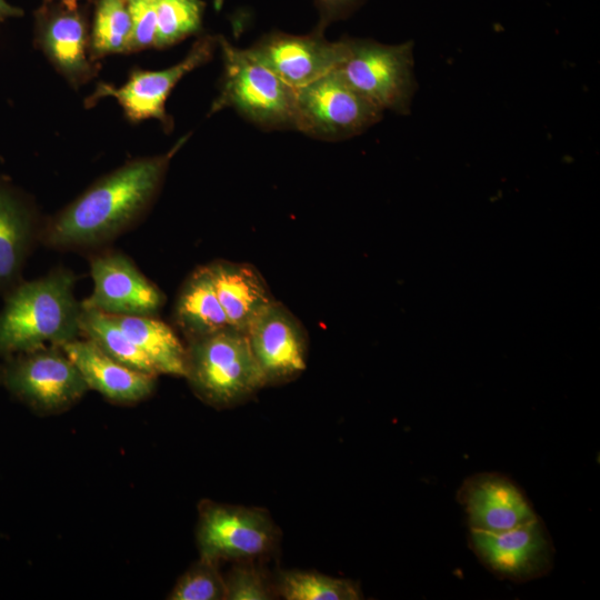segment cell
Instances as JSON below:
<instances>
[{
  "label": "cell",
  "mask_w": 600,
  "mask_h": 600,
  "mask_svg": "<svg viewBox=\"0 0 600 600\" xmlns=\"http://www.w3.org/2000/svg\"><path fill=\"white\" fill-rule=\"evenodd\" d=\"M186 140L166 154L136 159L99 179L46 224L43 241L58 249H79L113 239L151 204L172 156Z\"/></svg>",
  "instance_id": "obj_1"
},
{
  "label": "cell",
  "mask_w": 600,
  "mask_h": 600,
  "mask_svg": "<svg viewBox=\"0 0 600 600\" xmlns=\"http://www.w3.org/2000/svg\"><path fill=\"white\" fill-rule=\"evenodd\" d=\"M74 276L58 269L19 282L0 310V357L42 347H62L78 339L81 304L73 296Z\"/></svg>",
  "instance_id": "obj_2"
},
{
  "label": "cell",
  "mask_w": 600,
  "mask_h": 600,
  "mask_svg": "<svg viewBox=\"0 0 600 600\" xmlns=\"http://www.w3.org/2000/svg\"><path fill=\"white\" fill-rule=\"evenodd\" d=\"M186 376L214 408L237 406L266 386L244 332L231 327L188 340Z\"/></svg>",
  "instance_id": "obj_3"
},
{
  "label": "cell",
  "mask_w": 600,
  "mask_h": 600,
  "mask_svg": "<svg viewBox=\"0 0 600 600\" xmlns=\"http://www.w3.org/2000/svg\"><path fill=\"white\" fill-rule=\"evenodd\" d=\"M223 76L210 113L232 108L263 129H293L296 89L258 61L248 49L218 37Z\"/></svg>",
  "instance_id": "obj_4"
},
{
  "label": "cell",
  "mask_w": 600,
  "mask_h": 600,
  "mask_svg": "<svg viewBox=\"0 0 600 600\" xmlns=\"http://www.w3.org/2000/svg\"><path fill=\"white\" fill-rule=\"evenodd\" d=\"M346 53L337 70L383 113L408 114L418 89L413 41L386 44L344 38Z\"/></svg>",
  "instance_id": "obj_5"
},
{
  "label": "cell",
  "mask_w": 600,
  "mask_h": 600,
  "mask_svg": "<svg viewBox=\"0 0 600 600\" xmlns=\"http://www.w3.org/2000/svg\"><path fill=\"white\" fill-rule=\"evenodd\" d=\"M382 116L337 69L296 89L293 129L316 139L338 141L356 137Z\"/></svg>",
  "instance_id": "obj_6"
},
{
  "label": "cell",
  "mask_w": 600,
  "mask_h": 600,
  "mask_svg": "<svg viewBox=\"0 0 600 600\" xmlns=\"http://www.w3.org/2000/svg\"><path fill=\"white\" fill-rule=\"evenodd\" d=\"M0 382L40 414L68 410L89 390L61 347H42L8 357L0 370Z\"/></svg>",
  "instance_id": "obj_7"
},
{
  "label": "cell",
  "mask_w": 600,
  "mask_h": 600,
  "mask_svg": "<svg viewBox=\"0 0 600 600\" xmlns=\"http://www.w3.org/2000/svg\"><path fill=\"white\" fill-rule=\"evenodd\" d=\"M279 538V529L264 509L212 501L200 506L197 543L202 558L218 563L256 560L272 553Z\"/></svg>",
  "instance_id": "obj_8"
},
{
  "label": "cell",
  "mask_w": 600,
  "mask_h": 600,
  "mask_svg": "<svg viewBox=\"0 0 600 600\" xmlns=\"http://www.w3.org/2000/svg\"><path fill=\"white\" fill-rule=\"evenodd\" d=\"M217 47L218 37L206 36L194 42L180 62L167 69L157 71L136 69L121 87L101 82L86 100V106L92 107L102 98L112 97L129 121L157 119L166 129H171L172 120L164 107L168 96L187 73L207 63Z\"/></svg>",
  "instance_id": "obj_9"
},
{
  "label": "cell",
  "mask_w": 600,
  "mask_h": 600,
  "mask_svg": "<svg viewBox=\"0 0 600 600\" xmlns=\"http://www.w3.org/2000/svg\"><path fill=\"white\" fill-rule=\"evenodd\" d=\"M244 333L266 386L292 381L304 371L307 333L281 302L273 300L263 308Z\"/></svg>",
  "instance_id": "obj_10"
},
{
  "label": "cell",
  "mask_w": 600,
  "mask_h": 600,
  "mask_svg": "<svg viewBox=\"0 0 600 600\" xmlns=\"http://www.w3.org/2000/svg\"><path fill=\"white\" fill-rule=\"evenodd\" d=\"M323 28L307 34L274 31L261 37L248 51L293 89L338 68L346 53L344 39L329 41Z\"/></svg>",
  "instance_id": "obj_11"
},
{
  "label": "cell",
  "mask_w": 600,
  "mask_h": 600,
  "mask_svg": "<svg viewBox=\"0 0 600 600\" xmlns=\"http://www.w3.org/2000/svg\"><path fill=\"white\" fill-rule=\"evenodd\" d=\"M469 544L500 578L527 581L546 574L552 567V542L539 518L497 533L470 530Z\"/></svg>",
  "instance_id": "obj_12"
},
{
  "label": "cell",
  "mask_w": 600,
  "mask_h": 600,
  "mask_svg": "<svg viewBox=\"0 0 600 600\" xmlns=\"http://www.w3.org/2000/svg\"><path fill=\"white\" fill-rule=\"evenodd\" d=\"M93 290L80 304L113 316H154L164 302L161 290L124 254L108 251L92 258Z\"/></svg>",
  "instance_id": "obj_13"
},
{
  "label": "cell",
  "mask_w": 600,
  "mask_h": 600,
  "mask_svg": "<svg viewBox=\"0 0 600 600\" xmlns=\"http://www.w3.org/2000/svg\"><path fill=\"white\" fill-rule=\"evenodd\" d=\"M36 43L73 88L98 73L99 63L90 52L87 22L77 9L58 3L41 9L36 20Z\"/></svg>",
  "instance_id": "obj_14"
},
{
  "label": "cell",
  "mask_w": 600,
  "mask_h": 600,
  "mask_svg": "<svg viewBox=\"0 0 600 600\" xmlns=\"http://www.w3.org/2000/svg\"><path fill=\"white\" fill-rule=\"evenodd\" d=\"M458 500L470 530L497 533L538 519L520 488L498 473L468 478L458 491Z\"/></svg>",
  "instance_id": "obj_15"
},
{
  "label": "cell",
  "mask_w": 600,
  "mask_h": 600,
  "mask_svg": "<svg viewBox=\"0 0 600 600\" xmlns=\"http://www.w3.org/2000/svg\"><path fill=\"white\" fill-rule=\"evenodd\" d=\"M89 389L117 403H137L154 389L153 374L130 368L103 352L89 339H74L61 347Z\"/></svg>",
  "instance_id": "obj_16"
},
{
  "label": "cell",
  "mask_w": 600,
  "mask_h": 600,
  "mask_svg": "<svg viewBox=\"0 0 600 600\" xmlns=\"http://www.w3.org/2000/svg\"><path fill=\"white\" fill-rule=\"evenodd\" d=\"M208 269L229 326L246 332L254 317L274 300L264 279L249 263L217 260Z\"/></svg>",
  "instance_id": "obj_17"
},
{
  "label": "cell",
  "mask_w": 600,
  "mask_h": 600,
  "mask_svg": "<svg viewBox=\"0 0 600 600\" xmlns=\"http://www.w3.org/2000/svg\"><path fill=\"white\" fill-rule=\"evenodd\" d=\"M34 238L32 211L17 192L0 183V290L9 292L20 282Z\"/></svg>",
  "instance_id": "obj_18"
},
{
  "label": "cell",
  "mask_w": 600,
  "mask_h": 600,
  "mask_svg": "<svg viewBox=\"0 0 600 600\" xmlns=\"http://www.w3.org/2000/svg\"><path fill=\"white\" fill-rule=\"evenodd\" d=\"M174 318L188 340L230 327L208 266L196 269L182 284L174 307Z\"/></svg>",
  "instance_id": "obj_19"
},
{
  "label": "cell",
  "mask_w": 600,
  "mask_h": 600,
  "mask_svg": "<svg viewBox=\"0 0 600 600\" xmlns=\"http://www.w3.org/2000/svg\"><path fill=\"white\" fill-rule=\"evenodd\" d=\"M113 317L124 333L150 359L158 374L186 376L187 347L167 323L153 316Z\"/></svg>",
  "instance_id": "obj_20"
},
{
  "label": "cell",
  "mask_w": 600,
  "mask_h": 600,
  "mask_svg": "<svg viewBox=\"0 0 600 600\" xmlns=\"http://www.w3.org/2000/svg\"><path fill=\"white\" fill-rule=\"evenodd\" d=\"M79 323L81 336L114 360L136 370L158 376L150 359L124 333L112 314L81 308Z\"/></svg>",
  "instance_id": "obj_21"
},
{
  "label": "cell",
  "mask_w": 600,
  "mask_h": 600,
  "mask_svg": "<svg viewBox=\"0 0 600 600\" xmlns=\"http://www.w3.org/2000/svg\"><path fill=\"white\" fill-rule=\"evenodd\" d=\"M274 584L278 596L286 600H358L362 598L354 582L316 571H280Z\"/></svg>",
  "instance_id": "obj_22"
},
{
  "label": "cell",
  "mask_w": 600,
  "mask_h": 600,
  "mask_svg": "<svg viewBox=\"0 0 600 600\" xmlns=\"http://www.w3.org/2000/svg\"><path fill=\"white\" fill-rule=\"evenodd\" d=\"M131 17L127 0H98L92 30L90 52L100 59L108 54L129 52Z\"/></svg>",
  "instance_id": "obj_23"
},
{
  "label": "cell",
  "mask_w": 600,
  "mask_h": 600,
  "mask_svg": "<svg viewBox=\"0 0 600 600\" xmlns=\"http://www.w3.org/2000/svg\"><path fill=\"white\" fill-rule=\"evenodd\" d=\"M201 0H157L156 48L170 47L197 33L202 24Z\"/></svg>",
  "instance_id": "obj_24"
},
{
  "label": "cell",
  "mask_w": 600,
  "mask_h": 600,
  "mask_svg": "<svg viewBox=\"0 0 600 600\" xmlns=\"http://www.w3.org/2000/svg\"><path fill=\"white\" fill-rule=\"evenodd\" d=\"M168 599L171 600H223L224 578L218 562L200 557L177 581Z\"/></svg>",
  "instance_id": "obj_25"
},
{
  "label": "cell",
  "mask_w": 600,
  "mask_h": 600,
  "mask_svg": "<svg viewBox=\"0 0 600 600\" xmlns=\"http://www.w3.org/2000/svg\"><path fill=\"white\" fill-rule=\"evenodd\" d=\"M223 578L227 600H270L278 596L274 582L256 560L236 561Z\"/></svg>",
  "instance_id": "obj_26"
},
{
  "label": "cell",
  "mask_w": 600,
  "mask_h": 600,
  "mask_svg": "<svg viewBox=\"0 0 600 600\" xmlns=\"http://www.w3.org/2000/svg\"><path fill=\"white\" fill-rule=\"evenodd\" d=\"M157 0H132L128 2L131 17L129 52L156 48Z\"/></svg>",
  "instance_id": "obj_27"
},
{
  "label": "cell",
  "mask_w": 600,
  "mask_h": 600,
  "mask_svg": "<svg viewBox=\"0 0 600 600\" xmlns=\"http://www.w3.org/2000/svg\"><path fill=\"white\" fill-rule=\"evenodd\" d=\"M319 14V27L326 28L329 23L347 18L363 0H314Z\"/></svg>",
  "instance_id": "obj_28"
},
{
  "label": "cell",
  "mask_w": 600,
  "mask_h": 600,
  "mask_svg": "<svg viewBox=\"0 0 600 600\" xmlns=\"http://www.w3.org/2000/svg\"><path fill=\"white\" fill-rule=\"evenodd\" d=\"M22 14L23 12L19 8L11 6L6 0H0V21Z\"/></svg>",
  "instance_id": "obj_29"
},
{
  "label": "cell",
  "mask_w": 600,
  "mask_h": 600,
  "mask_svg": "<svg viewBox=\"0 0 600 600\" xmlns=\"http://www.w3.org/2000/svg\"><path fill=\"white\" fill-rule=\"evenodd\" d=\"M51 3H58L70 9H77V4L80 0H47Z\"/></svg>",
  "instance_id": "obj_30"
},
{
  "label": "cell",
  "mask_w": 600,
  "mask_h": 600,
  "mask_svg": "<svg viewBox=\"0 0 600 600\" xmlns=\"http://www.w3.org/2000/svg\"><path fill=\"white\" fill-rule=\"evenodd\" d=\"M127 1L129 2V1H132V0H127Z\"/></svg>",
  "instance_id": "obj_31"
}]
</instances>
